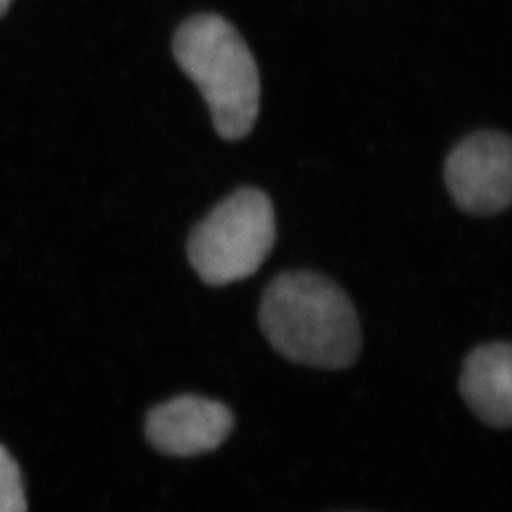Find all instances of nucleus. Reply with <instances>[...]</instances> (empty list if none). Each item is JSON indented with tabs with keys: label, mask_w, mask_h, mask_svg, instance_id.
I'll list each match as a JSON object with an SVG mask.
<instances>
[{
	"label": "nucleus",
	"mask_w": 512,
	"mask_h": 512,
	"mask_svg": "<svg viewBox=\"0 0 512 512\" xmlns=\"http://www.w3.org/2000/svg\"><path fill=\"white\" fill-rule=\"evenodd\" d=\"M10 4H12V0H0V18H2V16L8 12Z\"/></svg>",
	"instance_id": "obj_8"
},
{
	"label": "nucleus",
	"mask_w": 512,
	"mask_h": 512,
	"mask_svg": "<svg viewBox=\"0 0 512 512\" xmlns=\"http://www.w3.org/2000/svg\"><path fill=\"white\" fill-rule=\"evenodd\" d=\"M275 213L258 188H239L194 226L188 260L205 285L224 287L255 274L272 253Z\"/></svg>",
	"instance_id": "obj_3"
},
{
	"label": "nucleus",
	"mask_w": 512,
	"mask_h": 512,
	"mask_svg": "<svg viewBox=\"0 0 512 512\" xmlns=\"http://www.w3.org/2000/svg\"><path fill=\"white\" fill-rule=\"evenodd\" d=\"M258 325L272 348L298 365L342 370L361 353V325L346 291L298 270L275 277L260 300Z\"/></svg>",
	"instance_id": "obj_1"
},
{
	"label": "nucleus",
	"mask_w": 512,
	"mask_h": 512,
	"mask_svg": "<svg viewBox=\"0 0 512 512\" xmlns=\"http://www.w3.org/2000/svg\"><path fill=\"white\" fill-rule=\"evenodd\" d=\"M444 179L452 200L471 215H497L511 205L512 147L503 133L480 131L452 150Z\"/></svg>",
	"instance_id": "obj_4"
},
{
	"label": "nucleus",
	"mask_w": 512,
	"mask_h": 512,
	"mask_svg": "<svg viewBox=\"0 0 512 512\" xmlns=\"http://www.w3.org/2000/svg\"><path fill=\"white\" fill-rule=\"evenodd\" d=\"M173 52L205 97L220 137L243 139L260 109V78L238 31L219 16H194L179 29Z\"/></svg>",
	"instance_id": "obj_2"
},
{
	"label": "nucleus",
	"mask_w": 512,
	"mask_h": 512,
	"mask_svg": "<svg viewBox=\"0 0 512 512\" xmlns=\"http://www.w3.org/2000/svg\"><path fill=\"white\" fill-rule=\"evenodd\" d=\"M234 425L236 418L226 404L200 395H179L148 412L145 433L158 452L190 458L217 450Z\"/></svg>",
	"instance_id": "obj_5"
},
{
	"label": "nucleus",
	"mask_w": 512,
	"mask_h": 512,
	"mask_svg": "<svg viewBox=\"0 0 512 512\" xmlns=\"http://www.w3.org/2000/svg\"><path fill=\"white\" fill-rule=\"evenodd\" d=\"M459 391L478 420L507 429L512 421L511 344L492 342L473 349L461 370Z\"/></svg>",
	"instance_id": "obj_6"
},
{
	"label": "nucleus",
	"mask_w": 512,
	"mask_h": 512,
	"mask_svg": "<svg viewBox=\"0 0 512 512\" xmlns=\"http://www.w3.org/2000/svg\"><path fill=\"white\" fill-rule=\"evenodd\" d=\"M27 495L18 461L0 446V512H27Z\"/></svg>",
	"instance_id": "obj_7"
}]
</instances>
